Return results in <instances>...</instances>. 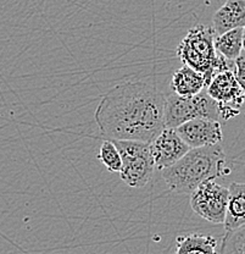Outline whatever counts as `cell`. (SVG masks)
Wrapping results in <instances>:
<instances>
[{
  "label": "cell",
  "instance_id": "obj_1",
  "mask_svg": "<svg viewBox=\"0 0 245 254\" xmlns=\"http://www.w3.org/2000/svg\"><path fill=\"white\" fill-rule=\"evenodd\" d=\"M166 97L143 81L115 86L100 100L94 118L107 139L151 143L165 128Z\"/></svg>",
  "mask_w": 245,
  "mask_h": 254
},
{
  "label": "cell",
  "instance_id": "obj_2",
  "mask_svg": "<svg viewBox=\"0 0 245 254\" xmlns=\"http://www.w3.org/2000/svg\"><path fill=\"white\" fill-rule=\"evenodd\" d=\"M220 144L192 148L177 163L161 170L163 181L176 193L191 194L202 182L231 173Z\"/></svg>",
  "mask_w": 245,
  "mask_h": 254
},
{
  "label": "cell",
  "instance_id": "obj_3",
  "mask_svg": "<svg viewBox=\"0 0 245 254\" xmlns=\"http://www.w3.org/2000/svg\"><path fill=\"white\" fill-rule=\"evenodd\" d=\"M216 33L212 26L196 25L187 32L186 37L177 47V57L194 70L204 73L206 88L215 73L217 50L215 48Z\"/></svg>",
  "mask_w": 245,
  "mask_h": 254
},
{
  "label": "cell",
  "instance_id": "obj_4",
  "mask_svg": "<svg viewBox=\"0 0 245 254\" xmlns=\"http://www.w3.org/2000/svg\"><path fill=\"white\" fill-rule=\"evenodd\" d=\"M194 119H221L218 104L213 100L207 89L192 97H182L175 92L166 97L165 104V125L170 128H177L182 124Z\"/></svg>",
  "mask_w": 245,
  "mask_h": 254
},
{
  "label": "cell",
  "instance_id": "obj_5",
  "mask_svg": "<svg viewBox=\"0 0 245 254\" xmlns=\"http://www.w3.org/2000/svg\"><path fill=\"white\" fill-rule=\"evenodd\" d=\"M122 157L120 177L132 189H142L151 180L156 168L151 154L150 143L141 141L112 139Z\"/></svg>",
  "mask_w": 245,
  "mask_h": 254
},
{
  "label": "cell",
  "instance_id": "obj_6",
  "mask_svg": "<svg viewBox=\"0 0 245 254\" xmlns=\"http://www.w3.org/2000/svg\"><path fill=\"white\" fill-rule=\"evenodd\" d=\"M229 190L215 179L202 182L191 193V206L194 213L212 224H225Z\"/></svg>",
  "mask_w": 245,
  "mask_h": 254
},
{
  "label": "cell",
  "instance_id": "obj_7",
  "mask_svg": "<svg viewBox=\"0 0 245 254\" xmlns=\"http://www.w3.org/2000/svg\"><path fill=\"white\" fill-rule=\"evenodd\" d=\"M206 89L210 97L217 102L222 120L227 121L241 113L245 95L234 71H223L215 75Z\"/></svg>",
  "mask_w": 245,
  "mask_h": 254
},
{
  "label": "cell",
  "instance_id": "obj_8",
  "mask_svg": "<svg viewBox=\"0 0 245 254\" xmlns=\"http://www.w3.org/2000/svg\"><path fill=\"white\" fill-rule=\"evenodd\" d=\"M150 147L155 166L160 170L177 163L192 149L178 134L176 128L170 127H165L159 136L150 143Z\"/></svg>",
  "mask_w": 245,
  "mask_h": 254
},
{
  "label": "cell",
  "instance_id": "obj_9",
  "mask_svg": "<svg viewBox=\"0 0 245 254\" xmlns=\"http://www.w3.org/2000/svg\"><path fill=\"white\" fill-rule=\"evenodd\" d=\"M178 134L191 148L220 144L223 139L220 121L211 119H194L176 128Z\"/></svg>",
  "mask_w": 245,
  "mask_h": 254
},
{
  "label": "cell",
  "instance_id": "obj_10",
  "mask_svg": "<svg viewBox=\"0 0 245 254\" xmlns=\"http://www.w3.org/2000/svg\"><path fill=\"white\" fill-rule=\"evenodd\" d=\"M241 27H245V0H226L212 17L216 36Z\"/></svg>",
  "mask_w": 245,
  "mask_h": 254
},
{
  "label": "cell",
  "instance_id": "obj_11",
  "mask_svg": "<svg viewBox=\"0 0 245 254\" xmlns=\"http://www.w3.org/2000/svg\"><path fill=\"white\" fill-rule=\"evenodd\" d=\"M171 87L176 94L192 97L206 88V78L204 73L194 70L191 66L183 65L173 73Z\"/></svg>",
  "mask_w": 245,
  "mask_h": 254
},
{
  "label": "cell",
  "instance_id": "obj_12",
  "mask_svg": "<svg viewBox=\"0 0 245 254\" xmlns=\"http://www.w3.org/2000/svg\"><path fill=\"white\" fill-rule=\"evenodd\" d=\"M227 214L223 226L232 231L245 225V182H232L228 186Z\"/></svg>",
  "mask_w": 245,
  "mask_h": 254
},
{
  "label": "cell",
  "instance_id": "obj_13",
  "mask_svg": "<svg viewBox=\"0 0 245 254\" xmlns=\"http://www.w3.org/2000/svg\"><path fill=\"white\" fill-rule=\"evenodd\" d=\"M218 247L211 235L189 234L176 238L175 254H218Z\"/></svg>",
  "mask_w": 245,
  "mask_h": 254
},
{
  "label": "cell",
  "instance_id": "obj_14",
  "mask_svg": "<svg viewBox=\"0 0 245 254\" xmlns=\"http://www.w3.org/2000/svg\"><path fill=\"white\" fill-rule=\"evenodd\" d=\"M243 28H236L216 36L215 48L217 53L229 60L236 62L243 53Z\"/></svg>",
  "mask_w": 245,
  "mask_h": 254
},
{
  "label": "cell",
  "instance_id": "obj_15",
  "mask_svg": "<svg viewBox=\"0 0 245 254\" xmlns=\"http://www.w3.org/2000/svg\"><path fill=\"white\" fill-rule=\"evenodd\" d=\"M98 159L105 165V168L110 173L120 174L122 169V157L118 150L117 145L112 139H105L102 141L98 153Z\"/></svg>",
  "mask_w": 245,
  "mask_h": 254
},
{
  "label": "cell",
  "instance_id": "obj_16",
  "mask_svg": "<svg viewBox=\"0 0 245 254\" xmlns=\"http://www.w3.org/2000/svg\"><path fill=\"white\" fill-rule=\"evenodd\" d=\"M218 254H245V225L225 232L218 247Z\"/></svg>",
  "mask_w": 245,
  "mask_h": 254
},
{
  "label": "cell",
  "instance_id": "obj_17",
  "mask_svg": "<svg viewBox=\"0 0 245 254\" xmlns=\"http://www.w3.org/2000/svg\"><path fill=\"white\" fill-rule=\"evenodd\" d=\"M234 75L238 79L239 84L242 86L245 95V52L241 54V57L236 60V68H234Z\"/></svg>",
  "mask_w": 245,
  "mask_h": 254
},
{
  "label": "cell",
  "instance_id": "obj_18",
  "mask_svg": "<svg viewBox=\"0 0 245 254\" xmlns=\"http://www.w3.org/2000/svg\"><path fill=\"white\" fill-rule=\"evenodd\" d=\"M243 50L245 52V27L243 28Z\"/></svg>",
  "mask_w": 245,
  "mask_h": 254
}]
</instances>
